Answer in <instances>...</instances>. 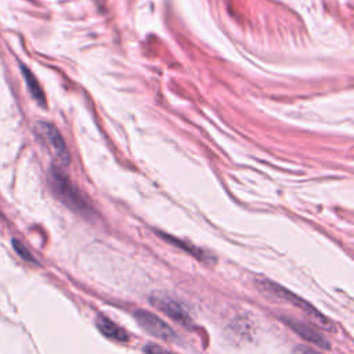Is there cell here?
<instances>
[{
	"instance_id": "6da1fadb",
	"label": "cell",
	"mask_w": 354,
	"mask_h": 354,
	"mask_svg": "<svg viewBox=\"0 0 354 354\" xmlns=\"http://www.w3.org/2000/svg\"><path fill=\"white\" fill-rule=\"evenodd\" d=\"M48 184L54 195L75 213H79L86 217L93 213V207L87 198L72 184V181L58 167L50 169Z\"/></svg>"
},
{
	"instance_id": "7a4b0ae2",
	"label": "cell",
	"mask_w": 354,
	"mask_h": 354,
	"mask_svg": "<svg viewBox=\"0 0 354 354\" xmlns=\"http://www.w3.org/2000/svg\"><path fill=\"white\" fill-rule=\"evenodd\" d=\"M259 286H260L263 290H266V292H268V293H272V295H275L277 297L283 299V300L292 303L293 306L299 307L300 310L306 311L307 314H310V315H311L318 324H321L322 326L330 328L332 322H330L322 313H319L314 306H311L308 301L303 300L301 297H299V296L295 295L293 292H290V290L285 289L283 286H281V285H278V283H275V282H272V281H268V279L260 281V282H259Z\"/></svg>"
},
{
	"instance_id": "3957f363",
	"label": "cell",
	"mask_w": 354,
	"mask_h": 354,
	"mask_svg": "<svg viewBox=\"0 0 354 354\" xmlns=\"http://www.w3.org/2000/svg\"><path fill=\"white\" fill-rule=\"evenodd\" d=\"M36 131H37L39 137L43 140V142L47 145V148L50 149V152L53 153L55 160L62 166L68 165L69 158H71L69 151H68V147H66L61 133L57 130V127L47 122H39L36 124Z\"/></svg>"
},
{
	"instance_id": "277c9868",
	"label": "cell",
	"mask_w": 354,
	"mask_h": 354,
	"mask_svg": "<svg viewBox=\"0 0 354 354\" xmlns=\"http://www.w3.org/2000/svg\"><path fill=\"white\" fill-rule=\"evenodd\" d=\"M134 318L138 322V325L147 330L149 335L166 340V342H174L176 340V332L163 321L160 319L158 315L152 314L148 310L144 308H138L134 311Z\"/></svg>"
},
{
	"instance_id": "5b68a950",
	"label": "cell",
	"mask_w": 354,
	"mask_h": 354,
	"mask_svg": "<svg viewBox=\"0 0 354 354\" xmlns=\"http://www.w3.org/2000/svg\"><path fill=\"white\" fill-rule=\"evenodd\" d=\"M151 303L162 313H165L169 318L178 322L180 325L188 328L192 325V319L189 314L185 311V308L173 297L167 295H153L151 296Z\"/></svg>"
},
{
	"instance_id": "8992f818",
	"label": "cell",
	"mask_w": 354,
	"mask_h": 354,
	"mask_svg": "<svg viewBox=\"0 0 354 354\" xmlns=\"http://www.w3.org/2000/svg\"><path fill=\"white\" fill-rule=\"evenodd\" d=\"M283 322L297 335H300L304 340L310 342L311 344H315L319 348L328 350L330 347V343L328 342V339L319 332L317 330L314 326H310L301 321L297 319H292V318H282Z\"/></svg>"
},
{
	"instance_id": "52a82bcc",
	"label": "cell",
	"mask_w": 354,
	"mask_h": 354,
	"mask_svg": "<svg viewBox=\"0 0 354 354\" xmlns=\"http://www.w3.org/2000/svg\"><path fill=\"white\" fill-rule=\"evenodd\" d=\"M95 325H97L98 330L108 339H112L115 342H127L129 340L127 332L123 328H120L118 324H115L112 319L106 318L105 315H98L95 319Z\"/></svg>"
},
{
	"instance_id": "ba28073f",
	"label": "cell",
	"mask_w": 354,
	"mask_h": 354,
	"mask_svg": "<svg viewBox=\"0 0 354 354\" xmlns=\"http://www.w3.org/2000/svg\"><path fill=\"white\" fill-rule=\"evenodd\" d=\"M21 72H22V76H24L25 83H26V87H28V90H29L30 95L33 97V100H35L37 104H40L41 106H46V95H44V93H43V90H41V87H40V84H39L36 76H35L24 64H21Z\"/></svg>"
},
{
	"instance_id": "9c48e42d",
	"label": "cell",
	"mask_w": 354,
	"mask_h": 354,
	"mask_svg": "<svg viewBox=\"0 0 354 354\" xmlns=\"http://www.w3.org/2000/svg\"><path fill=\"white\" fill-rule=\"evenodd\" d=\"M158 234H159L165 241H167V242H170V243H173V245H176V246L183 248V249L187 250L191 256H194V257H196V259H199V260H203V259H205V253H203L199 248H195V246H192V245H189V243H185V242H183V241L174 238V236H170V235H167V234H162V232H158Z\"/></svg>"
},
{
	"instance_id": "30bf717a",
	"label": "cell",
	"mask_w": 354,
	"mask_h": 354,
	"mask_svg": "<svg viewBox=\"0 0 354 354\" xmlns=\"http://www.w3.org/2000/svg\"><path fill=\"white\" fill-rule=\"evenodd\" d=\"M12 246H14V249H15V252L25 260V261H29V263H36L35 261V257L29 253V250L19 242V241H17V239H12Z\"/></svg>"
},
{
	"instance_id": "8fae6325",
	"label": "cell",
	"mask_w": 354,
	"mask_h": 354,
	"mask_svg": "<svg viewBox=\"0 0 354 354\" xmlns=\"http://www.w3.org/2000/svg\"><path fill=\"white\" fill-rule=\"evenodd\" d=\"M142 350H144V353H145V354H171V353H169L167 350L162 348L160 346H158V344H152V343L145 344V346L142 347Z\"/></svg>"
},
{
	"instance_id": "7c38bea8",
	"label": "cell",
	"mask_w": 354,
	"mask_h": 354,
	"mask_svg": "<svg viewBox=\"0 0 354 354\" xmlns=\"http://www.w3.org/2000/svg\"><path fill=\"white\" fill-rule=\"evenodd\" d=\"M293 354H322L311 347H307V346H303V344H299L293 348Z\"/></svg>"
}]
</instances>
